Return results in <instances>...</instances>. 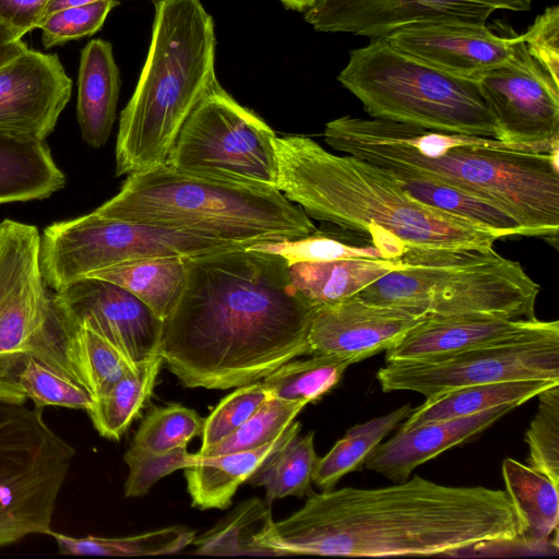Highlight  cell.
Returning <instances> with one entry per match:
<instances>
[{"label": "cell", "instance_id": "obj_1", "mask_svg": "<svg viewBox=\"0 0 559 559\" xmlns=\"http://www.w3.org/2000/svg\"><path fill=\"white\" fill-rule=\"evenodd\" d=\"M188 276L163 322L160 356L186 388L226 390L309 355L314 306L281 255L236 247L187 258Z\"/></svg>", "mask_w": 559, "mask_h": 559}, {"label": "cell", "instance_id": "obj_2", "mask_svg": "<svg viewBox=\"0 0 559 559\" xmlns=\"http://www.w3.org/2000/svg\"><path fill=\"white\" fill-rule=\"evenodd\" d=\"M255 543L274 557L447 556L516 545L518 521L502 489L445 486L415 475L382 488L311 491Z\"/></svg>", "mask_w": 559, "mask_h": 559}, {"label": "cell", "instance_id": "obj_3", "mask_svg": "<svg viewBox=\"0 0 559 559\" xmlns=\"http://www.w3.org/2000/svg\"><path fill=\"white\" fill-rule=\"evenodd\" d=\"M325 143L390 173L437 179L507 210L528 237L558 241L559 150L543 153L495 139L344 116L326 123Z\"/></svg>", "mask_w": 559, "mask_h": 559}, {"label": "cell", "instance_id": "obj_4", "mask_svg": "<svg viewBox=\"0 0 559 559\" xmlns=\"http://www.w3.org/2000/svg\"><path fill=\"white\" fill-rule=\"evenodd\" d=\"M276 188L310 217L368 238L384 259L407 247H493L501 239L405 192L382 167L328 152L305 135L276 136Z\"/></svg>", "mask_w": 559, "mask_h": 559}, {"label": "cell", "instance_id": "obj_5", "mask_svg": "<svg viewBox=\"0 0 559 559\" xmlns=\"http://www.w3.org/2000/svg\"><path fill=\"white\" fill-rule=\"evenodd\" d=\"M212 15L200 0H155L152 36L120 114L116 177L166 164L180 129L217 81Z\"/></svg>", "mask_w": 559, "mask_h": 559}, {"label": "cell", "instance_id": "obj_6", "mask_svg": "<svg viewBox=\"0 0 559 559\" xmlns=\"http://www.w3.org/2000/svg\"><path fill=\"white\" fill-rule=\"evenodd\" d=\"M99 215L250 246L317 231L277 188L192 175L167 165L127 176Z\"/></svg>", "mask_w": 559, "mask_h": 559}, {"label": "cell", "instance_id": "obj_7", "mask_svg": "<svg viewBox=\"0 0 559 559\" xmlns=\"http://www.w3.org/2000/svg\"><path fill=\"white\" fill-rule=\"evenodd\" d=\"M403 266L355 296L424 316L535 319L540 286L493 247H407Z\"/></svg>", "mask_w": 559, "mask_h": 559}, {"label": "cell", "instance_id": "obj_8", "mask_svg": "<svg viewBox=\"0 0 559 559\" xmlns=\"http://www.w3.org/2000/svg\"><path fill=\"white\" fill-rule=\"evenodd\" d=\"M337 81L376 119L498 140L497 123L476 81L444 73L373 38L349 52Z\"/></svg>", "mask_w": 559, "mask_h": 559}, {"label": "cell", "instance_id": "obj_9", "mask_svg": "<svg viewBox=\"0 0 559 559\" xmlns=\"http://www.w3.org/2000/svg\"><path fill=\"white\" fill-rule=\"evenodd\" d=\"M74 454L41 407L0 399V547L50 534Z\"/></svg>", "mask_w": 559, "mask_h": 559}, {"label": "cell", "instance_id": "obj_10", "mask_svg": "<svg viewBox=\"0 0 559 559\" xmlns=\"http://www.w3.org/2000/svg\"><path fill=\"white\" fill-rule=\"evenodd\" d=\"M48 288L38 228L0 222V356L29 355L82 384L72 355L74 325Z\"/></svg>", "mask_w": 559, "mask_h": 559}, {"label": "cell", "instance_id": "obj_11", "mask_svg": "<svg viewBox=\"0 0 559 559\" xmlns=\"http://www.w3.org/2000/svg\"><path fill=\"white\" fill-rule=\"evenodd\" d=\"M248 247L181 230L134 223L95 211L47 226L40 263L47 286L59 292L90 274L158 257H194Z\"/></svg>", "mask_w": 559, "mask_h": 559}, {"label": "cell", "instance_id": "obj_12", "mask_svg": "<svg viewBox=\"0 0 559 559\" xmlns=\"http://www.w3.org/2000/svg\"><path fill=\"white\" fill-rule=\"evenodd\" d=\"M276 136L216 82L187 118L165 165L192 175L276 188Z\"/></svg>", "mask_w": 559, "mask_h": 559}, {"label": "cell", "instance_id": "obj_13", "mask_svg": "<svg viewBox=\"0 0 559 559\" xmlns=\"http://www.w3.org/2000/svg\"><path fill=\"white\" fill-rule=\"evenodd\" d=\"M559 381V322L504 342L430 360L386 362L377 372L383 392L412 391L426 399L459 388L511 380Z\"/></svg>", "mask_w": 559, "mask_h": 559}, {"label": "cell", "instance_id": "obj_14", "mask_svg": "<svg viewBox=\"0 0 559 559\" xmlns=\"http://www.w3.org/2000/svg\"><path fill=\"white\" fill-rule=\"evenodd\" d=\"M497 123L498 140L559 150V84L530 55L520 34L512 56L477 80Z\"/></svg>", "mask_w": 559, "mask_h": 559}, {"label": "cell", "instance_id": "obj_15", "mask_svg": "<svg viewBox=\"0 0 559 559\" xmlns=\"http://www.w3.org/2000/svg\"><path fill=\"white\" fill-rule=\"evenodd\" d=\"M533 0H316L304 17L316 31L370 39L423 23L486 24L498 10L528 11Z\"/></svg>", "mask_w": 559, "mask_h": 559}, {"label": "cell", "instance_id": "obj_16", "mask_svg": "<svg viewBox=\"0 0 559 559\" xmlns=\"http://www.w3.org/2000/svg\"><path fill=\"white\" fill-rule=\"evenodd\" d=\"M53 297L71 323L93 329L132 366L160 355L164 321L124 288L85 277L53 292Z\"/></svg>", "mask_w": 559, "mask_h": 559}, {"label": "cell", "instance_id": "obj_17", "mask_svg": "<svg viewBox=\"0 0 559 559\" xmlns=\"http://www.w3.org/2000/svg\"><path fill=\"white\" fill-rule=\"evenodd\" d=\"M71 93L58 55L28 48L0 68V130L46 140Z\"/></svg>", "mask_w": 559, "mask_h": 559}, {"label": "cell", "instance_id": "obj_18", "mask_svg": "<svg viewBox=\"0 0 559 559\" xmlns=\"http://www.w3.org/2000/svg\"><path fill=\"white\" fill-rule=\"evenodd\" d=\"M426 317L356 296L314 306L308 332L309 355L336 356L353 365L389 349Z\"/></svg>", "mask_w": 559, "mask_h": 559}, {"label": "cell", "instance_id": "obj_19", "mask_svg": "<svg viewBox=\"0 0 559 559\" xmlns=\"http://www.w3.org/2000/svg\"><path fill=\"white\" fill-rule=\"evenodd\" d=\"M519 35L492 33L486 24L440 22L399 28L383 37L396 50L453 76L476 81L507 61Z\"/></svg>", "mask_w": 559, "mask_h": 559}, {"label": "cell", "instance_id": "obj_20", "mask_svg": "<svg viewBox=\"0 0 559 559\" xmlns=\"http://www.w3.org/2000/svg\"><path fill=\"white\" fill-rule=\"evenodd\" d=\"M516 407L503 404L464 417L399 429L374 448L364 466L395 483L405 481L416 467L450 448L471 441Z\"/></svg>", "mask_w": 559, "mask_h": 559}, {"label": "cell", "instance_id": "obj_21", "mask_svg": "<svg viewBox=\"0 0 559 559\" xmlns=\"http://www.w3.org/2000/svg\"><path fill=\"white\" fill-rule=\"evenodd\" d=\"M545 321L479 316H427L385 350L386 362L430 360L496 344L538 329Z\"/></svg>", "mask_w": 559, "mask_h": 559}, {"label": "cell", "instance_id": "obj_22", "mask_svg": "<svg viewBox=\"0 0 559 559\" xmlns=\"http://www.w3.org/2000/svg\"><path fill=\"white\" fill-rule=\"evenodd\" d=\"M120 74L112 46L96 38L82 49L78 71L76 119L83 141L99 148L116 120Z\"/></svg>", "mask_w": 559, "mask_h": 559}, {"label": "cell", "instance_id": "obj_23", "mask_svg": "<svg viewBox=\"0 0 559 559\" xmlns=\"http://www.w3.org/2000/svg\"><path fill=\"white\" fill-rule=\"evenodd\" d=\"M301 424L293 421L272 442L253 450L200 456L183 468L192 507L199 510L226 509L238 487L280 448L299 433Z\"/></svg>", "mask_w": 559, "mask_h": 559}, {"label": "cell", "instance_id": "obj_24", "mask_svg": "<svg viewBox=\"0 0 559 559\" xmlns=\"http://www.w3.org/2000/svg\"><path fill=\"white\" fill-rule=\"evenodd\" d=\"M64 185L46 140L0 130V204L44 200Z\"/></svg>", "mask_w": 559, "mask_h": 559}, {"label": "cell", "instance_id": "obj_25", "mask_svg": "<svg viewBox=\"0 0 559 559\" xmlns=\"http://www.w3.org/2000/svg\"><path fill=\"white\" fill-rule=\"evenodd\" d=\"M504 491L518 521V544L539 549L558 533V486L527 464L507 457L501 465Z\"/></svg>", "mask_w": 559, "mask_h": 559}, {"label": "cell", "instance_id": "obj_26", "mask_svg": "<svg viewBox=\"0 0 559 559\" xmlns=\"http://www.w3.org/2000/svg\"><path fill=\"white\" fill-rule=\"evenodd\" d=\"M401 259L353 258L288 265L295 289L312 306L348 299L386 273L401 269Z\"/></svg>", "mask_w": 559, "mask_h": 559}, {"label": "cell", "instance_id": "obj_27", "mask_svg": "<svg viewBox=\"0 0 559 559\" xmlns=\"http://www.w3.org/2000/svg\"><path fill=\"white\" fill-rule=\"evenodd\" d=\"M0 399L34 405L62 406L87 412L92 394L79 382L26 354L0 356Z\"/></svg>", "mask_w": 559, "mask_h": 559}, {"label": "cell", "instance_id": "obj_28", "mask_svg": "<svg viewBox=\"0 0 559 559\" xmlns=\"http://www.w3.org/2000/svg\"><path fill=\"white\" fill-rule=\"evenodd\" d=\"M559 381L530 379L474 384L426 399L412 409L400 429L464 417L503 404L521 405Z\"/></svg>", "mask_w": 559, "mask_h": 559}, {"label": "cell", "instance_id": "obj_29", "mask_svg": "<svg viewBox=\"0 0 559 559\" xmlns=\"http://www.w3.org/2000/svg\"><path fill=\"white\" fill-rule=\"evenodd\" d=\"M390 174L405 192L430 207L462 217L501 239L528 237L525 228L507 210L489 200L437 179L403 173Z\"/></svg>", "mask_w": 559, "mask_h": 559}, {"label": "cell", "instance_id": "obj_30", "mask_svg": "<svg viewBox=\"0 0 559 559\" xmlns=\"http://www.w3.org/2000/svg\"><path fill=\"white\" fill-rule=\"evenodd\" d=\"M187 276V258L158 257L103 269L87 277L124 288L164 321L180 299Z\"/></svg>", "mask_w": 559, "mask_h": 559}, {"label": "cell", "instance_id": "obj_31", "mask_svg": "<svg viewBox=\"0 0 559 559\" xmlns=\"http://www.w3.org/2000/svg\"><path fill=\"white\" fill-rule=\"evenodd\" d=\"M163 364L160 355L140 364L108 392L93 399L86 413L102 437L121 439L150 400Z\"/></svg>", "mask_w": 559, "mask_h": 559}, {"label": "cell", "instance_id": "obj_32", "mask_svg": "<svg viewBox=\"0 0 559 559\" xmlns=\"http://www.w3.org/2000/svg\"><path fill=\"white\" fill-rule=\"evenodd\" d=\"M412 409L409 404H405L348 429L323 457H319L312 483L322 490L333 489L344 475L364 466L374 448L406 419Z\"/></svg>", "mask_w": 559, "mask_h": 559}, {"label": "cell", "instance_id": "obj_33", "mask_svg": "<svg viewBox=\"0 0 559 559\" xmlns=\"http://www.w3.org/2000/svg\"><path fill=\"white\" fill-rule=\"evenodd\" d=\"M273 521L271 506L259 498L239 503L227 516L207 532L194 537V554L206 556L274 555L257 545L255 538Z\"/></svg>", "mask_w": 559, "mask_h": 559}, {"label": "cell", "instance_id": "obj_34", "mask_svg": "<svg viewBox=\"0 0 559 559\" xmlns=\"http://www.w3.org/2000/svg\"><path fill=\"white\" fill-rule=\"evenodd\" d=\"M314 432L295 436L271 455L248 479L253 486L265 488V502L270 506L278 499L293 496L307 497L317 462Z\"/></svg>", "mask_w": 559, "mask_h": 559}, {"label": "cell", "instance_id": "obj_35", "mask_svg": "<svg viewBox=\"0 0 559 559\" xmlns=\"http://www.w3.org/2000/svg\"><path fill=\"white\" fill-rule=\"evenodd\" d=\"M49 535L62 555L133 557L177 554L191 545L195 532L185 526H170L124 537H73L55 531Z\"/></svg>", "mask_w": 559, "mask_h": 559}, {"label": "cell", "instance_id": "obj_36", "mask_svg": "<svg viewBox=\"0 0 559 559\" xmlns=\"http://www.w3.org/2000/svg\"><path fill=\"white\" fill-rule=\"evenodd\" d=\"M352 362L336 356L313 355L306 360H289L261 381L270 397L308 403L333 389Z\"/></svg>", "mask_w": 559, "mask_h": 559}, {"label": "cell", "instance_id": "obj_37", "mask_svg": "<svg viewBox=\"0 0 559 559\" xmlns=\"http://www.w3.org/2000/svg\"><path fill=\"white\" fill-rule=\"evenodd\" d=\"M73 325V360L82 384L93 399L108 392L121 378L136 368L93 329L84 324Z\"/></svg>", "mask_w": 559, "mask_h": 559}, {"label": "cell", "instance_id": "obj_38", "mask_svg": "<svg viewBox=\"0 0 559 559\" xmlns=\"http://www.w3.org/2000/svg\"><path fill=\"white\" fill-rule=\"evenodd\" d=\"M194 409L178 403L154 406L141 421L130 447L152 453H164L187 447L203 429Z\"/></svg>", "mask_w": 559, "mask_h": 559}, {"label": "cell", "instance_id": "obj_39", "mask_svg": "<svg viewBox=\"0 0 559 559\" xmlns=\"http://www.w3.org/2000/svg\"><path fill=\"white\" fill-rule=\"evenodd\" d=\"M306 406L270 397L243 425L206 454L219 455L261 448L277 439Z\"/></svg>", "mask_w": 559, "mask_h": 559}, {"label": "cell", "instance_id": "obj_40", "mask_svg": "<svg viewBox=\"0 0 559 559\" xmlns=\"http://www.w3.org/2000/svg\"><path fill=\"white\" fill-rule=\"evenodd\" d=\"M537 413L526 433L527 465L559 485V383L538 395Z\"/></svg>", "mask_w": 559, "mask_h": 559}, {"label": "cell", "instance_id": "obj_41", "mask_svg": "<svg viewBox=\"0 0 559 559\" xmlns=\"http://www.w3.org/2000/svg\"><path fill=\"white\" fill-rule=\"evenodd\" d=\"M249 248L281 255L288 265L299 262L319 263L353 258H383L381 251L370 243H347L336 238L319 235L317 231L294 239L255 242Z\"/></svg>", "mask_w": 559, "mask_h": 559}, {"label": "cell", "instance_id": "obj_42", "mask_svg": "<svg viewBox=\"0 0 559 559\" xmlns=\"http://www.w3.org/2000/svg\"><path fill=\"white\" fill-rule=\"evenodd\" d=\"M269 393L261 380L237 386L215 406L204 418L201 432L202 443L199 455L210 450L234 433L243 425L267 400Z\"/></svg>", "mask_w": 559, "mask_h": 559}, {"label": "cell", "instance_id": "obj_43", "mask_svg": "<svg viewBox=\"0 0 559 559\" xmlns=\"http://www.w3.org/2000/svg\"><path fill=\"white\" fill-rule=\"evenodd\" d=\"M118 0H102L85 5L56 11L41 20V44L49 49L70 40L92 36L104 25Z\"/></svg>", "mask_w": 559, "mask_h": 559}, {"label": "cell", "instance_id": "obj_44", "mask_svg": "<svg viewBox=\"0 0 559 559\" xmlns=\"http://www.w3.org/2000/svg\"><path fill=\"white\" fill-rule=\"evenodd\" d=\"M195 459L197 453H189L187 447L175 448L164 453H152L130 447L123 455V461L129 467L124 496L139 498L146 495L160 478L188 467Z\"/></svg>", "mask_w": 559, "mask_h": 559}, {"label": "cell", "instance_id": "obj_45", "mask_svg": "<svg viewBox=\"0 0 559 559\" xmlns=\"http://www.w3.org/2000/svg\"><path fill=\"white\" fill-rule=\"evenodd\" d=\"M521 35L530 55L559 84V7L547 8Z\"/></svg>", "mask_w": 559, "mask_h": 559}, {"label": "cell", "instance_id": "obj_46", "mask_svg": "<svg viewBox=\"0 0 559 559\" xmlns=\"http://www.w3.org/2000/svg\"><path fill=\"white\" fill-rule=\"evenodd\" d=\"M50 0H0V23L22 38L37 28Z\"/></svg>", "mask_w": 559, "mask_h": 559}, {"label": "cell", "instance_id": "obj_47", "mask_svg": "<svg viewBox=\"0 0 559 559\" xmlns=\"http://www.w3.org/2000/svg\"><path fill=\"white\" fill-rule=\"evenodd\" d=\"M28 49L22 38L15 37L0 23V68Z\"/></svg>", "mask_w": 559, "mask_h": 559}, {"label": "cell", "instance_id": "obj_48", "mask_svg": "<svg viewBox=\"0 0 559 559\" xmlns=\"http://www.w3.org/2000/svg\"><path fill=\"white\" fill-rule=\"evenodd\" d=\"M97 1L102 0H50L46 8L45 15L43 19L62 9L85 5Z\"/></svg>", "mask_w": 559, "mask_h": 559}, {"label": "cell", "instance_id": "obj_49", "mask_svg": "<svg viewBox=\"0 0 559 559\" xmlns=\"http://www.w3.org/2000/svg\"><path fill=\"white\" fill-rule=\"evenodd\" d=\"M287 9L305 12L309 9L316 0H278Z\"/></svg>", "mask_w": 559, "mask_h": 559}]
</instances>
